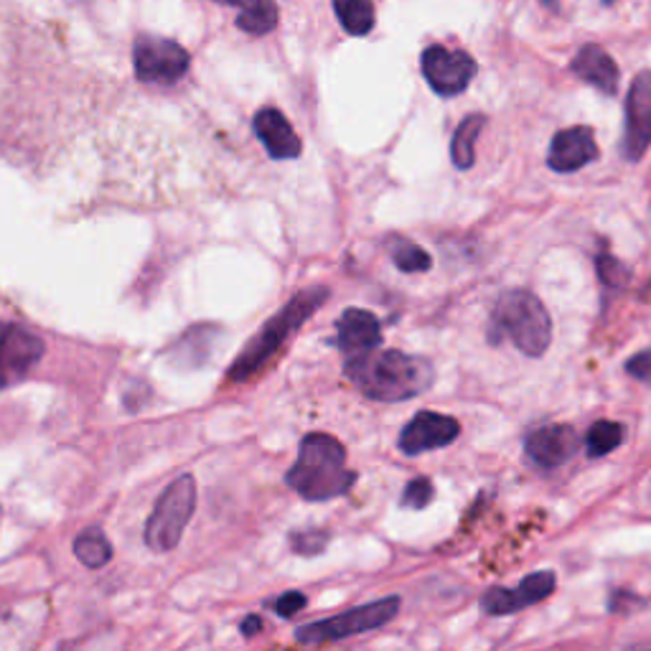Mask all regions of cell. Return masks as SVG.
<instances>
[{"mask_svg":"<svg viewBox=\"0 0 651 651\" xmlns=\"http://www.w3.org/2000/svg\"><path fill=\"white\" fill-rule=\"evenodd\" d=\"M400 502H403V506H410V510H425L427 504L433 502V484H431V479H413L410 481V484L405 486V492H403V499H400Z\"/></svg>","mask_w":651,"mask_h":651,"instance_id":"obj_25","label":"cell"},{"mask_svg":"<svg viewBox=\"0 0 651 651\" xmlns=\"http://www.w3.org/2000/svg\"><path fill=\"white\" fill-rule=\"evenodd\" d=\"M570 69L575 71L578 77L588 82L591 87L599 89V92L613 97L619 92V67L617 61L611 59V53L595 47V43H588L573 57V65Z\"/></svg>","mask_w":651,"mask_h":651,"instance_id":"obj_17","label":"cell"},{"mask_svg":"<svg viewBox=\"0 0 651 651\" xmlns=\"http://www.w3.org/2000/svg\"><path fill=\"white\" fill-rule=\"evenodd\" d=\"M461 435V425L456 417L441 415V413H417L413 421H410L403 433H400V451L405 456H421V453L435 451V448H445L451 445Z\"/></svg>","mask_w":651,"mask_h":651,"instance_id":"obj_11","label":"cell"},{"mask_svg":"<svg viewBox=\"0 0 651 651\" xmlns=\"http://www.w3.org/2000/svg\"><path fill=\"white\" fill-rule=\"evenodd\" d=\"M189 51L160 36H140L132 47L136 77L146 85H176L189 71Z\"/></svg>","mask_w":651,"mask_h":651,"instance_id":"obj_7","label":"cell"},{"mask_svg":"<svg viewBox=\"0 0 651 651\" xmlns=\"http://www.w3.org/2000/svg\"><path fill=\"white\" fill-rule=\"evenodd\" d=\"M75 555L79 558V563L82 565L97 570L112 560V545L100 530L92 527V530H85L75 540Z\"/></svg>","mask_w":651,"mask_h":651,"instance_id":"obj_21","label":"cell"},{"mask_svg":"<svg viewBox=\"0 0 651 651\" xmlns=\"http://www.w3.org/2000/svg\"><path fill=\"white\" fill-rule=\"evenodd\" d=\"M623 431L621 423H613V421H599L591 425V431L585 435V451L591 458H601V456H609L621 445Z\"/></svg>","mask_w":651,"mask_h":651,"instance_id":"obj_22","label":"cell"},{"mask_svg":"<svg viewBox=\"0 0 651 651\" xmlns=\"http://www.w3.org/2000/svg\"><path fill=\"white\" fill-rule=\"evenodd\" d=\"M288 486L306 502H328L349 494L356 474L346 468V451L342 441L328 433H310L300 441L298 461L288 471Z\"/></svg>","mask_w":651,"mask_h":651,"instance_id":"obj_2","label":"cell"},{"mask_svg":"<svg viewBox=\"0 0 651 651\" xmlns=\"http://www.w3.org/2000/svg\"><path fill=\"white\" fill-rule=\"evenodd\" d=\"M387 249H389L392 263H395L397 270H403V273H425L433 267L431 255L405 237H392Z\"/></svg>","mask_w":651,"mask_h":651,"instance_id":"obj_23","label":"cell"},{"mask_svg":"<svg viewBox=\"0 0 651 651\" xmlns=\"http://www.w3.org/2000/svg\"><path fill=\"white\" fill-rule=\"evenodd\" d=\"M601 156L599 146H595V136L585 125H575V128L560 130L550 142L548 166L558 174H575L583 166L591 164Z\"/></svg>","mask_w":651,"mask_h":651,"instance_id":"obj_14","label":"cell"},{"mask_svg":"<svg viewBox=\"0 0 651 651\" xmlns=\"http://www.w3.org/2000/svg\"><path fill=\"white\" fill-rule=\"evenodd\" d=\"M69 6H85V3H89V0H67Z\"/></svg>","mask_w":651,"mask_h":651,"instance_id":"obj_30","label":"cell"},{"mask_svg":"<svg viewBox=\"0 0 651 651\" xmlns=\"http://www.w3.org/2000/svg\"><path fill=\"white\" fill-rule=\"evenodd\" d=\"M581 448V438L570 425H545L530 433L524 453L537 468H560Z\"/></svg>","mask_w":651,"mask_h":651,"instance_id":"obj_13","label":"cell"},{"mask_svg":"<svg viewBox=\"0 0 651 651\" xmlns=\"http://www.w3.org/2000/svg\"><path fill=\"white\" fill-rule=\"evenodd\" d=\"M651 146V71L631 82L627 97V128H623L621 154L627 160H639L647 156Z\"/></svg>","mask_w":651,"mask_h":651,"instance_id":"obj_9","label":"cell"},{"mask_svg":"<svg viewBox=\"0 0 651 651\" xmlns=\"http://www.w3.org/2000/svg\"><path fill=\"white\" fill-rule=\"evenodd\" d=\"M486 118L484 115H468L466 120L458 125V130L453 132L451 142V160L458 171H468L476 164V140L484 130Z\"/></svg>","mask_w":651,"mask_h":651,"instance_id":"obj_19","label":"cell"},{"mask_svg":"<svg viewBox=\"0 0 651 651\" xmlns=\"http://www.w3.org/2000/svg\"><path fill=\"white\" fill-rule=\"evenodd\" d=\"M326 298H328L326 288H308L298 293V296H293L285 303L280 314L267 320L260 328V334L245 346V352L237 356L235 364H231L227 379L247 382L253 379L255 374H260L267 367V362L283 349L285 342H288V338L296 334L320 306H324Z\"/></svg>","mask_w":651,"mask_h":651,"instance_id":"obj_3","label":"cell"},{"mask_svg":"<svg viewBox=\"0 0 651 651\" xmlns=\"http://www.w3.org/2000/svg\"><path fill=\"white\" fill-rule=\"evenodd\" d=\"M595 267H599V278L605 288H621V285L629 280L627 267H623L617 257H611L609 253L595 257Z\"/></svg>","mask_w":651,"mask_h":651,"instance_id":"obj_24","label":"cell"},{"mask_svg":"<svg viewBox=\"0 0 651 651\" xmlns=\"http://www.w3.org/2000/svg\"><path fill=\"white\" fill-rule=\"evenodd\" d=\"M306 603H308L306 595L298 593V591H290L275 601V613H278V617H283V619H293L296 613L306 609Z\"/></svg>","mask_w":651,"mask_h":651,"instance_id":"obj_27","label":"cell"},{"mask_svg":"<svg viewBox=\"0 0 651 651\" xmlns=\"http://www.w3.org/2000/svg\"><path fill=\"white\" fill-rule=\"evenodd\" d=\"M43 356V342L29 328L6 326L0 332V389L13 387Z\"/></svg>","mask_w":651,"mask_h":651,"instance_id":"obj_10","label":"cell"},{"mask_svg":"<svg viewBox=\"0 0 651 651\" xmlns=\"http://www.w3.org/2000/svg\"><path fill=\"white\" fill-rule=\"evenodd\" d=\"M326 542H328V532H316V530L296 532L290 537V545L298 555H318V552H324Z\"/></svg>","mask_w":651,"mask_h":651,"instance_id":"obj_26","label":"cell"},{"mask_svg":"<svg viewBox=\"0 0 651 651\" xmlns=\"http://www.w3.org/2000/svg\"><path fill=\"white\" fill-rule=\"evenodd\" d=\"M382 344V324L379 318L362 308L344 310L336 320V346L346 356H359L372 349H379Z\"/></svg>","mask_w":651,"mask_h":651,"instance_id":"obj_15","label":"cell"},{"mask_svg":"<svg viewBox=\"0 0 651 651\" xmlns=\"http://www.w3.org/2000/svg\"><path fill=\"white\" fill-rule=\"evenodd\" d=\"M338 23L346 33L367 36L374 29L377 13H374L372 0H332Z\"/></svg>","mask_w":651,"mask_h":651,"instance_id":"obj_20","label":"cell"},{"mask_svg":"<svg viewBox=\"0 0 651 651\" xmlns=\"http://www.w3.org/2000/svg\"><path fill=\"white\" fill-rule=\"evenodd\" d=\"M552 591H555V573L542 570V573H532L524 578L520 588H492L481 599V605H484L489 617H510V613L545 601L548 595H552Z\"/></svg>","mask_w":651,"mask_h":651,"instance_id":"obj_12","label":"cell"},{"mask_svg":"<svg viewBox=\"0 0 651 651\" xmlns=\"http://www.w3.org/2000/svg\"><path fill=\"white\" fill-rule=\"evenodd\" d=\"M344 372L364 397L377 403H405L427 392L435 379L431 362L395 349L349 356Z\"/></svg>","mask_w":651,"mask_h":651,"instance_id":"obj_1","label":"cell"},{"mask_svg":"<svg viewBox=\"0 0 651 651\" xmlns=\"http://www.w3.org/2000/svg\"><path fill=\"white\" fill-rule=\"evenodd\" d=\"M400 611V599L397 595H389V599L374 601L367 605H359V609H352L342 613V617L324 619L306 623L296 631L298 644H326V641H342L356 634H367L379 627H385L392 619L397 617Z\"/></svg>","mask_w":651,"mask_h":651,"instance_id":"obj_6","label":"cell"},{"mask_svg":"<svg viewBox=\"0 0 651 651\" xmlns=\"http://www.w3.org/2000/svg\"><path fill=\"white\" fill-rule=\"evenodd\" d=\"M627 374L629 377L641 379V382H647V385H651V349L631 356V359L627 362Z\"/></svg>","mask_w":651,"mask_h":651,"instance_id":"obj_28","label":"cell"},{"mask_svg":"<svg viewBox=\"0 0 651 651\" xmlns=\"http://www.w3.org/2000/svg\"><path fill=\"white\" fill-rule=\"evenodd\" d=\"M260 629H263V619H260V617H247V619L243 621V634H245V637L260 634Z\"/></svg>","mask_w":651,"mask_h":651,"instance_id":"obj_29","label":"cell"},{"mask_svg":"<svg viewBox=\"0 0 651 651\" xmlns=\"http://www.w3.org/2000/svg\"><path fill=\"white\" fill-rule=\"evenodd\" d=\"M237 8V29L253 36H265L278 26V6L273 0H214Z\"/></svg>","mask_w":651,"mask_h":651,"instance_id":"obj_18","label":"cell"},{"mask_svg":"<svg viewBox=\"0 0 651 651\" xmlns=\"http://www.w3.org/2000/svg\"><path fill=\"white\" fill-rule=\"evenodd\" d=\"M196 510V481L194 476L176 479L156 502L154 514L146 522V542L154 552H171L184 537L186 524Z\"/></svg>","mask_w":651,"mask_h":651,"instance_id":"obj_5","label":"cell"},{"mask_svg":"<svg viewBox=\"0 0 651 651\" xmlns=\"http://www.w3.org/2000/svg\"><path fill=\"white\" fill-rule=\"evenodd\" d=\"M423 75L441 97L461 95L476 75V61L466 51L431 47L423 51Z\"/></svg>","mask_w":651,"mask_h":651,"instance_id":"obj_8","label":"cell"},{"mask_svg":"<svg viewBox=\"0 0 651 651\" xmlns=\"http://www.w3.org/2000/svg\"><path fill=\"white\" fill-rule=\"evenodd\" d=\"M504 338L522 354L537 359L552 342V320L548 308L530 290H510L496 300L489 320V342L502 344Z\"/></svg>","mask_w":651,"mask_h":651,"instance_id":"obj_4","label":"cell"},{"mask_svg":"<svg viewBox=\"0 0 651 651\" xmlns=\"http://www.w3.org/2000/svg\"><path fill=\"white\" fill-rule=\"evenodd\" d=\"M253 128L267 154H270V158L290 160L300 156L303 150L300 138L296 136V130H293L288 118H285L280 110H275V107H263V110L255 115Z\"/></svg>","mask_w":651,"mask_h":651,"instance_id":"obj_16","label":"cell"}]
</instances>
